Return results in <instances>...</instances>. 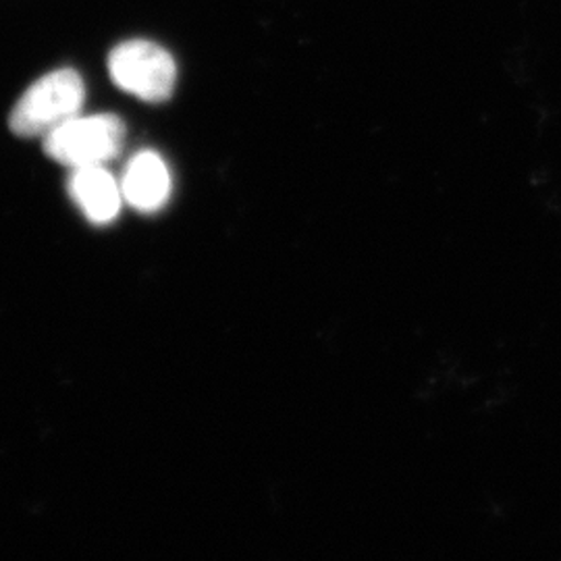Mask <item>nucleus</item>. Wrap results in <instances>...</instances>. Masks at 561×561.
Segmentation results:
<instances>
[{
    "instance_id": "f03ea898",
    "label": "nucleus",
    "mask_w": 561,
    "mask_h": 561,
    "mask_svg": "<svg viewBox=\"0 0 561 561\" xmlns=\"http://www.w3.org/2000/svg\"><path fill=\"white\" fill-rule=\"evenodd\" d=\"M125 125L115 115L71 117L44 136V152L65 167L81 169L113 161L123 148Z\"/></svg>"
},
{
    "instance_id": "7ed1b4c3",
    "label": "nucleus",
    "mask_w": 561,
    "mask_h": 561,
    "mask_svg": "<svg viewBox=\"0 0 561 561\" xmlns=\"http://www.w3.org/2000/svg\"><path fill=\"white\" fill-rule=\"evenodd\" d=\"M108 71L123 92L146 102L167 101L178 81L173 57L148 41L119 44L108 57Z\"/></svg>"
},
{
    "instance_id": "f257e3e1",
    "label": "nucleus",
    "mask_w": 561,
    "mask_h": 561,
    "mask_svg": "<svg viewBox=\"0 0 561 561\" xmlns=\"http://www.w3.org/2000/svg\"><path fill=\"white\" fill-rule=\"evenodd\" d=\"M85 88L80 73L59 69L32 83L9 117L11 131L20 138H44L65 121L80 115Z\"/></svg>"
},
{
    "instance_id": "39448f33",
    "label": "nucleus",
    "mask_w": 561,
    "mask_h": 561,
    "mask_svg": "<svg viewBox=\"0 0 561 561\" xmlns=\"http://www.w3.org/2000/svg\"><path fill=\"white\" fill-rule=\"evenodd\" d=\"M121 192L123 198L138 210H159L171 196V173L157 152L146 150L127 162Z\"/></svg>"
},
{
    "instance_id": "20e7f679",
    "label": "nucleus",
    "mask_w": 561,
    "mask_h": 561,
    "mask_svg": "<svg viewBox=\"0 0 561 561\" xmlns=\"http://www.w3.org/2000/svg\"><path fill=\"white\" fill-rule=\"evenodd\" d=\"M69 194L90 222L106 225L119 215L123 192L104 164L73 169L69 178Z\"/></svg>"
}]
</instances>
